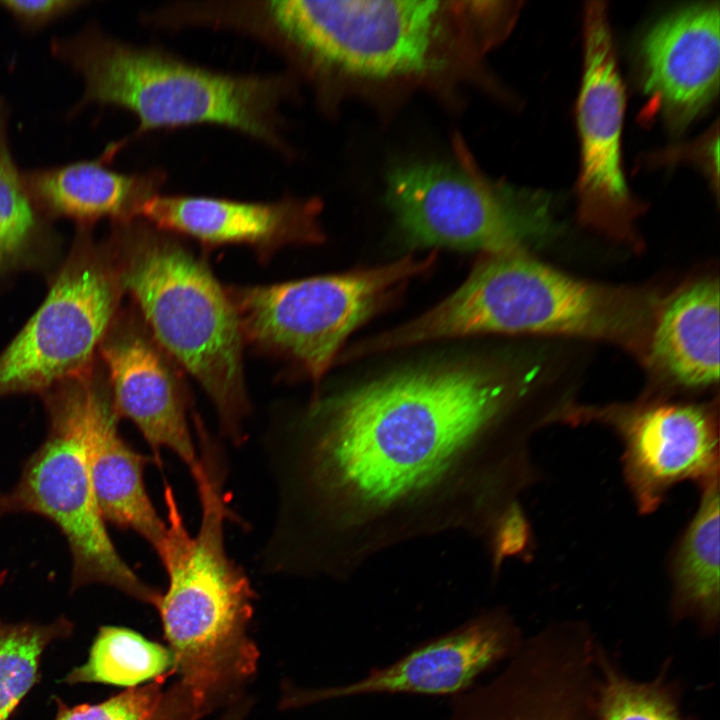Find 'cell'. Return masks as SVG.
<instances>
[{
	"instance_id": "3",
	"label": "cell",
	"mask_w": 720,
	"mask_h": 720,
	"mask_svg": "<svg viewBox=\"0 0 720 720\" xmlns=\"http://www.w3.org/2000/svg\"><path fill=\"white\" fill-rule=\"evenodd\" d=\"M191 475L201 511L194 535L172 487L164 483L166 534L155 552L168 586L156 609L173 655L172 675L201 719L239 698L257 670L259 652L249 633L254 591L226 550L225 524L234 513L224 459L203 457Z\"/></svg>"
},
{
	"instance_id": "18",
	"label": "cell",
	"mask_w": 720,
	"mask_h": 720,
	"mask_svg": "<svg viewBox=\"0 0 720 720\" xmlns=\"http://www.w3.org/2000/svg\"><path fill=\"white\" fill-rule=\"evenodd\" d=\"M718 278L695 280L665 297L646 366L673 385L703 389L719 379Z\"/></svg>"
},
{
	"instance_id": "24",
	"label": "cell",
	"mask_w": 720,
	"mask_h": 720,
	"mask_svg": "<svg viewBox=\"0 0 720 720\" xmlns=\"http://www.w3.org/2000/svg\"><path fill=\"white\" fill-rule=\"evenodd\" d=\"M172 673L162 675L97 704L69 707L58 701L54 720H198L176 682L166 685Z\"/></svg>"
},
{
	"instance_id": "22",
	"label": "cell",
	"mask_w": 720,
	"mask_h": 720,
	"mask_svg": "<svg viewBox=\"0 0 720 720\" xmlns=\"http://www.w3.org/2000/svg\"><path fill=\"white\" fill-rule=\"evenodd\" d=\"M73 628L66 617L47 624L10 623L0 618V720H8L39 681L46 648L53 641L70 636Z\"/></svg>"
},
{
	"instance_id": "13",
	"label": "cell",
	"mask_w": 720,
	"mask_h": 720,
	"mask_svg": "<svg viewBox=\"0 0 720 720\" xmlns=\"http://www.w3.org/2000/svg\"><path fill=\"white\" fill-rule=\"evenodd\" d=\"M520 630L503 608L485 610L454 629L417 645L392 663L360 679L321 688L295 689L289 707L372 695L462 694L522 642Z\"/></svg>"
},
{
	"instance_id": "5",
	"label": "cell",
	"mask_w": 720,
	"mask_h": 720,
	"mask_svg": "<svg viewBox=\"0 0 720 720\" xmlns=\"http://www.w3.org/2000/svg\"><path fill=\"white\" fill-rule=\"evenodd\" d=\"M51 49L83 77L77 108L111 105L138 120L131 136L112 144L117 152L147 132L207 124L239 132L285 158L295 154L282 115L297 96V80L288 71H220L159 46L119 40L95 24L54 39Z\"/></svg>"
},
{
	"instance_id": "28",
	"label": "cell",
	"mask_w": 720,
	"mask_h": 720,
	"mask_svg": "<svg viewBox=\"0 0 720 720\" xmlns=\"http://www.w3.org/2000/svg\"><path fill=\"white\" fill-rule=\"evenodd\" d=\"M248 705L249 703L245 700L238 699L229 705L219 720H244L248 712Z\"/></svg>"
},
{
	"instance_id": "19",
	"label": "cell",
	"mask_w": 720,
	"mask_h": 720,
	"mask_svg": "<svg viewBox=\"0 0 720 720\" xmlns=\"http://www.w3.org/2000/svg\"><path fill=\"white\" fill-rule=\"evenodd\" d=\"M101 155L95 160L23 172L26 188L37 208L79 221L109 217L120 223L140 216L143 205L166 182L158 168L122 173L107 166Z\"/></svg>"
},
{
	"instance_id": "29",
	"label": "cell",
	"mask_w": 720,
	"mask_h": 720,
	"mask_svg": "<svg viewBox=\"0 0 720 720\" xmlns=\"http://www.w3.org/2000/svg\"><path fill=\"white\" fill-rule=\"evenodd\" d=\"M10 513H14L10 494L0 493V519Z\"/></svg>"
},
{
	"instance_id": "26",
	"label": "cell",
	"mask_w": 720,
	"mask_h": 720,
	"mask_svg": "<svg viewBox=\"0 0 720 720\" xmlns=\"http://www.w3.org/2000/svg\"><path fill=\"white\" fill-rule=\"evenodd\" d=\"M718 127L710 128L703 136L694 143L671 148L666 152L657 153L652 156L650 162L654 164L672 163L677 160H689L699 166L710 183L718 192Z\"/></svg>"
},
{
	"instance_id": "4",
	"label": "cell",
	"mask_w": 720,
	"mask_h": 720,
	"mask_svg": "<svg viewBox=\"0 0 720 720\" xmlns=\"http://www.w3.org/2000/svg\"><path fill=\"white\" fill-rule=\"evenodd\" d=\"M665 297L578 279L516 248L483 254L450 296L376 344L386 351L482 333L567 336L613 343L646 365Z\"/></svg>"
},
{
	"instance_id": "12",
	"label": "cell",
	"mask_w": 720,
	"mask_h": 720,
	"mask_svg": "<svg viewBox=\"0 0 720 720\" xmlns=\"http://www.w3.org/2000/svg\"><path fill=\"white\" fill-rule=\"evenodd\" d=\"M583 74L577 101L581 146L577 215L585 226L633 248L641 247L635 222L646 205L629 190L622 166L625 94L602 1L585 3Z\"/></svg>"
},
{
	"instance_id": "14",
	"label": "cell",
	"mask_w": 720,
	"mask_h": 720,
	"mask_svg": "<svg viewBox=\"0 0 720 720\" xmlns=\"http://www.w3.org/2000/svg\"><path fill=\"white\" fill-rule=\"evenodd\" d=\"M719 3L692 4L658 20L638 47L643 92L667 127L683 132L719 89Z\"/></svg>"
},
{
	"instance_id": "17",
	"label": "cell",
	"mask_w": 720,
	"mask_h": 720,
	"mask_svg": "<svg viewBox=\"0 0 720 720\" xmlns=\"http://www.w3.org/2000/svg\"><path fill=\"white\" fill-rule=\"evenodd\" d=\"M111 394L90 373L86 379L84 441L93 491L105 522L129 529L156 551L166 534L145 486L149 458L121 436Z\"/></svg>"
},
{
	"instance_id": "25",
	"label": "cell",
	"mask_w": 720,
	"mask_h": 720,
	"mask_svg": "<svg viewBox=\"0 0 720 720\" xmlns=\"http://www.w3.org/2000/svg\"><path fill=\"white\" fill-rule=\"evenodd\" d=\"M598 666V720H681L672 695L659 682L631 680L600 649Z\"/></svg>"
},
{
	"instance_id": "1",
	"label": "cell",
	"mask_w": 720,
	"mask_h": 720,
	"mask_svg": "<svg viewBox=\"0 0 720 720\" xmlns=\"http://www.w3.org/2000/svg\"><path fill=\"white\" fill-rule=\"evenodd\" d=\"M528 382L482 364L413 368L327 396L270 433L281 574L346 580L399 544L448 531L489 542L536 479Z\"/></svg>"
},
{
	"instance_id": "15",
	"label": "cell",
	"mask_w": 720,
	"mask_h": 720,
	"mask_svg": "<svg viewBox=\"0 0 720 720\" xmlns=\"http://www.w3.org/2000/svg\"><path fill=\"white\" fill-rule=\"evenodd\" d=\"M101 343L117 415L133 422L157 464L166 449L192 469L198 455L187 403L161 347L137 326H126Z\"/></svg>"
},
{
	"instance_id": "16",
	"label": "cell",
	"mask_w": 720,
	"mask_h": 720,
	"mask_svg": "<svg viewBox=\"0 0 720 720\" xmlns=\"http://www.w3.org/2000/svg\"><path fill=\"white\" fill-rule=\"evenodd\" d=\"M321 210V201L312 197L251 202L159 193L143 205L140 216L161 230L207 244H245L266 252L322 242Z\"/></svg>"
},
{
	"instance_id": "20",
	"label": "cell",
	"mask_w": 720,
	"mask_h": 720,
	"mask_svg": "<svg viewBox=\"0 0 720 720\" xmlns=\"http://www.w3.org/2000/svg\"><path fill=\"white\" fill-rule=\"evenodd\" d=\"M699 489L698 508L671 553L672 608L712 628L720 606L719 480Z\"/></svg>"
},
{
	"instance_id": "21",
	"label": "cell",
	"mask_w": 720,
	"mask_h": 720,
	"mask_svg": "<svg viewBox=\"0 0 720 720\" xmlns=\"http://www.w3.org/2000/svg\"><path fill=\"white\" fill-rule=\"evenodd\" d=\"M173 655L162 644L124 627L99 629L87 661L64 678L69 684L103 683L136 687L172 673Z\"/></svg>"
},
{
	"instance_id": "10",
	"label": "cell",
	"mask_w": 720,
	"mask_h": 720,
	"mask_svg": "<svg viewBox=\"0 0 720 720\" xmlns=\"http://www.w3.org/2000/svg\"><path fill=\"white\" fill-rule=\"evenodd\" d=\"M119 286L104 257L80 244L39 309L0 354V396L45 393L89 372Z\"/></svg>"
},
{
	"instance_id": "8",
	"label": "cell",
	"mask_w": 720,
	"mask_h": 720,
	"mask_svg": "<svg viewBox=\"0 0 720 720\" xmlns=\"http://www.w3.org/2000/svg\"><path fill=\"white\" fill-rule=\"evenodd\" d=\"M459 164L415 161L386 178V201L412 243L483 254L525 248L553 232L549 199L487 178L458 148Z\"/></svg>"
},
{
	"instance_id": "27",
	"label": "cell",
	"mask_w": 720,
	"mask_h": 720,
	"mask_svg": "<svg viewBox=\"0 0 720 720\" xmlns=\"http://www.w3.org/2000/svg\"><path fill=\"white\" fill-rule=\"evenodd\" d=\"M85 1L78 0H1L0 5L9 11L26 29H38L49 22L64 16Z\"/></svg>"
},
{
	"instance_id": "11",
	"label": "cell",
	"mask_w": 720,
	"mask_h": 720,
	"mask_svg": "<svg viewBox=\"0 0 720 720\" xmlns=\"http://www.w3.org/2000/svg\"><path fill=\"white\" fill-rule=\"evenodd\" d=\"M718 403L644 398L603 406L565 403L557 423L596 422L610 427L623 444V473L638 511L654 512L667 492L689 480L700 488L719 480Z\"/></svg>"
},
{
	"instance_id": "7",
	"label": "cell",
	"mask_w": 720,
	"mask_h": 720,
	"mask_svg": "<svg viewBox=\"0 0 720 720\" xmlns=\"http://www.w3.org/2000/svg\"><path fill=\"white\" fill-rule=\"evenodd\" d=\"M87 376L43 393L49 416L47 437L26 460L9 492L13 510L41 515L60 529L72 558L71 591L103 584L156 608L161 592L119 555L93 491L84 441Z\"/></svg>"
},
{
	"instance_id": "6",
	"label": "cell",
	"mask_w": 720,
	"mask_h": 720,
	"mask_svg": "<svg viewBox=\"0 0 720 720\" xmlns=\"http://www.w3.org/2000/svg\"><path fill=\"white\" fill-rule=\"evenodd\" d=\"M120 224L127 248L121 287L135 299L156 343L202 386L224 437L241 445L250 407L244 337L229 294L200 258L161 229L136 219Z\"/></svg>"
},
{
	"instance_id": "2",
	"label": "cell",
	"mask_w": 720,
	"mask_h": 720,
	"mask_svg": "<svg viewBox=\"0 0 720 720\" xmlns=\"http://www.w3.org/2000/svg\"><path fill=\"white\" fill-rule=\"evenodd\" d=\"M240 35L277 53L323 98L344 79L369 84L464 80L511 31L498 1L246 0Z\"/></svg>"
},
{
	"instance_id": "23",
	"label": "cell",
	"mask_w": 720,
	"mask_h": 720,
	"mask_svg": "<svg viewBox=\"0 0 720 720\" xmlns=\"http://www.w3.org/2000/svg\"><path fill=\"white\" fill-rule=\"evenodd\" d=\"M41 230L39 209L9 148L7 110L0 103V275L24 259Z\"/></svg>"
},
{
	"instance_id": "9",
	"label": "cell",
	"mask_w": 720,
	"mask_h": 720,
	"mask_svg": "<svg viewBox=\"0 0 720 720\" xmlns=\"http://www.w3.org/2000/svg\"><path fill=\"white\" fill-rule=\"evenodd\" d=\"M404 257L348 273L234 289L243 337L294 360L317 383L349 336L433 264Z\"/></svg>"
}]
</instances>
